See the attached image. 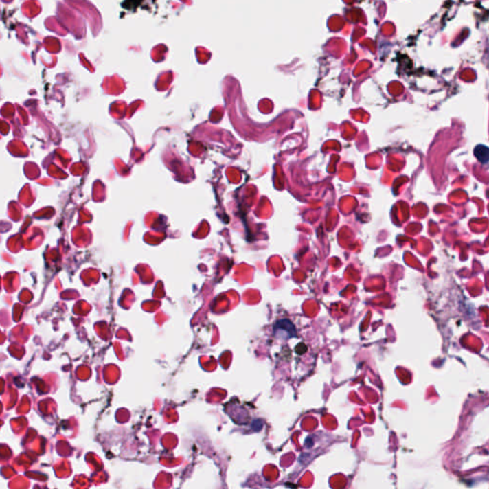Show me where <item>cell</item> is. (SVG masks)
Returning <instances> with one entry per match:
<instances>
[{"instance_id":"cell-1","label":"cell","mask_w":489,"mask_h":489,"mask_svg":"<svg viewBox=\"0 0 489 489\" xmlns=\"http://www.w3.org/2000/svg\"><path fill=\"white\" fill-rule=\"evenodd\" d=\"M273 331L278 339H288L295 336V327L288 319L280 320L273 328Z\"/></svg>"},{"instance_id":"cell-2","label":"cell","mask_w":489,"mask_h":489,"mask_svg":"<svg viewBox=\"0 0 489 489\" xmlns=\"http://www.w3.org/2000/svg\"><path fill=\"white\" fill-rule=\"evenodd\" d=\"M474 155L484 165L489 163V148L484 144H478L474 148Z\"/></svg>"}]
</instances>
